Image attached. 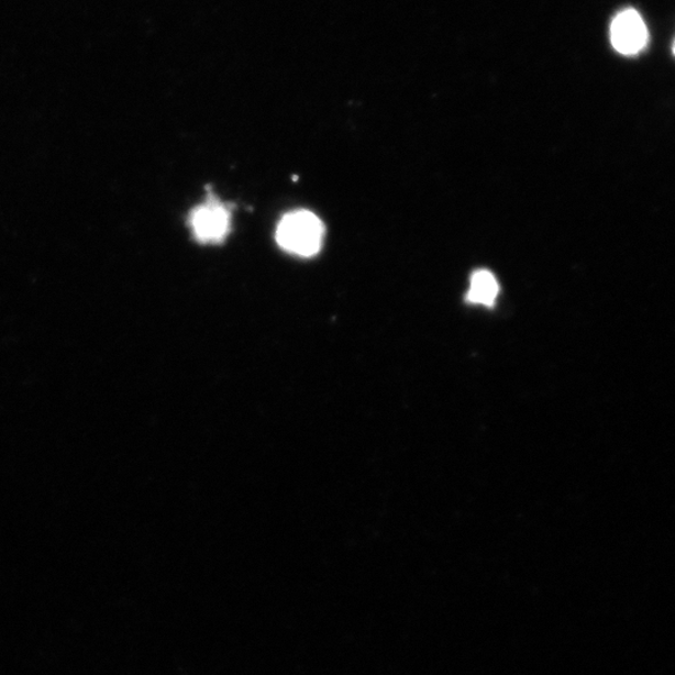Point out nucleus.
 Returning a JSON list of instances; mask_svg holds the SVG:
<instances>
[{
	"instance_id": "nucleus-4",
	"label": "nucleus",
	"mask_w": 675,
	"mask_h": 675,
	"mask_svg": "<svg viewBox=\"0 0 675 675\" xmlns=\"http://www.w3.org/2000/svg\"><path fill=\"white\" fill-rule=\"evenodd\" d=\"M499 291L498 281L488 270L474 273L468 291V302L491 307L495 305Z\"/></svg>"
},
{
	"instance_id": "nucleus-1",
	"label": "nucleus",
	"mask_w": 675,
	"mask_h": 675,
	"mask_svg": "<svg viewBox=\"0 0 675 675\" xmlns=\"http://www.w3.org/2000/svg\"><path fill=\"white\" fill-rule=\"evenodd\" d=\"M276 239L286 252L299 257H313L322 248L324 224L314 213L299 209L281 218Z\"/></svg>"
},
{
	"instance_id": "nucleus-2",
	"label": "nucleus",
	"mask_w": 675,
	"mask_h": 675,
	"mask_svg": "<svg viewBox=\"0 0 675 675\" xmlns=\"http://www.w3.org/2000/svg\"><path fill=\"white\" fill-rule=\"evenodd\" d=\"M189 225L199 243H223L231 232L232 213L221 200L211 197L191 211Z\"/></svg>"
},
{
	"instance_id": "nucleus-3",
	"label": "nucleus",
	"mask_w": 675,
	"mask_h": 675,
	"mask_svg": "<svg viewBox=\"0 0 675 675\" xmlns=\"http://www.w3.org/2000/svg\"><path fill=\"white\" fill-rule=\"evenodd\" d=\"M613 47L626 56L640 53L648 41V30L642 16L633 9H628L616 16L610 29Z\"/></svg>"
}]
</instances>
